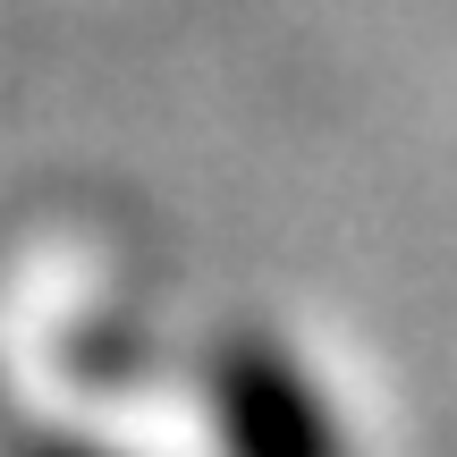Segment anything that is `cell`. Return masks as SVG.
<instances>
[{"label":"cell","instance_id":"cell-1","mask_svg":"<svg viewBox=\"0 0 457 457\" xmlns=\"http://www.w3.org/2000/svg\"><path fill=\"white\" fill-rule=\"evenodd\" d=\"M204 398H212L220 457H347L322 381L271 330H220L204 356Z\"/></svg>","mask_w":457,"mask_h":457},{"label":"cell","instance_id":"cell-2","mask_svg":"<svg viewBox=\"0 0 457 457\" xmlns=\"http://www.w3.org/2000/svg\"><path fill=\"white\" fill-rule=\"evenodd\" d=\"M26 457H94V449H85V441H34Z\"/></svg>","mask_w":457,"mask_h":457}]
</instances>
